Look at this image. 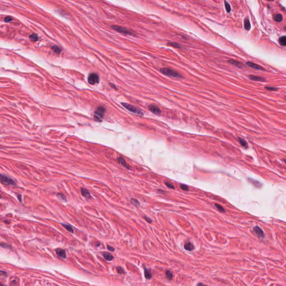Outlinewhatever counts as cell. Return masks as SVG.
<instances>
[{
  "instance_id": "6da1fadb",
  "label": "cell",
  "mask_w": 286,
  "mask_h": 286,
  "mask_svg": "<svg viewBox=\"0 0 286 286\" xmlns=\"http://www.w3.org/2000/svg\"><path fill=\"white\" fill-rule=\"evenodd\" d=\"M160 71L161 73H162L163 75H168V76L171 77H181V75L176 72V70L170 68H161L160 69Z\"/></svg>"
},
{
  "instance_id": "7a4b0ae2",
  "label": "cell",
  "mask_w": 286,
  "mask_h": 286,
  "mask_svg": "<svg viewBox=\"0 0 286 286\" xmlns=\"http://www.w3.org/2000/svg\"><path fill=\"white\" fill-rule=\"evenodd\" d=\"M105 111V109L103 107H98L95 112L94 119L95 120L97 121H101L102 119H103Z\"/></svg>"
},
{
  "instance_id": "3957f363",
  "label": "cell",
  "mask_w": 286,
  "mask_h": 286,
  "mask_svg": "<svg viewBox=\"0 0 286 286\" xmlns=\"http://www.w3.org/2000/svg\"><path fill=\"white\" fill-rule=\"evenodd\" d=\"M121 105H123L125 109H126L127 110L130 111V112L137 115H143V112L142 111L139 109L134 106L131 105H130V104L127 103H121Z\"/></svg>"
},
{
  "instance_id": "277c9868",
  "label": "cell",
  "mask_w": 286,
  "mask_h": 286,
  "mask_svg": "<svg viewBox=\"0 0 286 286\" xmlns=\"http://www.w3.org/2000/svg\"><path fill=\"white\" fill-rule=\"evenodd\" d=\"M111 27H112L114 30H115L117 31V32L123 34H126V35H132L133 34V33H132L131 31H130V30L128 29L126 27H122V26H118V25H112V26H111Z\"/></svg>"
},
{
  "instance_id": "5b68a950",
  "label": "cell",
  "mask_w": 286,
  "mask_h": 286,
  "mask_svg": "<svg viewBox=\"0 0 286 286\" xmlns=\"http://www.w3.org/2000/svg\"><path fill=\"white\" fill-rule=\"evenodd\" d=\"M88 82L91 84L98 83L100 82V78L96 73H92L89 74L88 77Z\"/></svg>"
},
{
  "instance_id": "8992f818",
  "label": "cell",
  "mask_w": 286,
  "mask_h": 286,
  "mask_svg": "<svg viewBox=\"0 0 286 286\" xmlns=\"http://www.w3.org/2000/svg\"><path fill=\"white\" fill-rule=\"evenodd\" d=\"M1 182L2 184L6 185H15L16 183L14 180L7 176L1 174Z\"/></svg>"
},
{
  "instance_id": "52a82bcc",
  "label": "cell",
  "mask_w": 286,
  "mask_h": 286,
  "mask_svg": "<svg viewBox=\"0 0 286 286\" xmlns=\"http://www.w3.org/2000/svg\"><path fill=\"white\" fill-rule=\"evenodd\" d=\"M253 230L254 231V232L255 233V234L257 235L258 236L259 238H264V236H265L264 233L263 232V231L261 229L260 227L257 226L254 227Z\"/></svg>"
},
{
  "instance_id": "ba28073f",
  "label": "cell",
  "mask_w": 286,
  "mask_h": 286,
  "mask_svg": "<svg viewBox=\"0 0 286 286\" xmlns=\"http://www.w3.org/2000/svg\"><path fill=\"white\" fill-rule=\"evenodd\" d=\"M246 65L249 67H250V68L260 70H265V69L263 68V67H262V66H259V65L255 64V63H254L253 62H250V61H249V62L246 63Z\"/></svg>"
},
{
  "instance_id": "9c48e42d",
  "label": "cell",
  "mask_w": 286,
  "mask_h": 286,
  "mask_svg": "<svg viewBox=\"0 0 286 286\" xmlns=\"http://www.w3.org/2000/svg\"><path fill=\"white\" fill-rule=\"evenodd\" d=\"M149 110L153 114L156 115H160L161 114V110L158 107L155 105H150L149 106Z\"/></svg>"
},
{
  "instance_id": "30bf717a",
  "label": "cell",
  "mask_w": 286,
  "mask_h": 286,
  "mask_svg": "<svg viewBox=\"0 0 286 286\" xmlns=\"http://www.w3.org/2000/svg\"><path fill=\"white\" fill-rule=\"evenodd\" d=\"M55 252L56 254H57L58 256L60 258H66V252H65L64 250L62 249H56L55 250Z\"/></svg>"
},
{
  "instance_id": "8fae6325",
  "label": "cell",
  "mask_w": 286,
  "mask_h": 286,
  "mask_svg": "<svg viewBox=\"0 0 286 286\" xmlns=\"http://www.w3.org/2000/svg\"><path fill=\"white\" fill-rule=\"evenodd\" d=\"M229 63H230V64L234 65L236 67H238V68H241L243 67V63H241V62H240V61H235V60H230V61H229Z\"/></svg>"
},
{
  "instance_id": "7c38bea8",
  "label": "cell",
  "mask_w": 286,
  "mask_h": 286,
  "mask_svg": "<svg viewBox=\"0 0 286 286\" xmlns=\"http://www.w3.org/2000/svg\"><path fill=\"white\" fill-rule=\"evenodd\" d=\"M81 193H82L83 196L84 197L86 198L89 199L91 198V194H90L89 191H88V190H86V189H84V188L81 189Z\"/></svg>"
},
{
  "instance_id": "4fadbf2b",
  "label": "cell",
  "mask_w": 286,
  "mask_h": 286,
  "mask_svg": "<svg viewBox=\"0 0 286 286\" xmlns=\"http://www.w3.org/2000/svg\"><path fill=\"white\" fill-rule=\"evenodd\" d=\"M249 78L250 79L254 81H258V82H264V81H266V79H265L264 78L259 76H256V75H251L249 76Z\"/></svg>"
},
{
  "instance_id": "5bb4252c",
  "label": "cell",
  "mask_w": 286,
  "mask_h": 286,
  "mask_svg": "<svg viewBox=\"0 0 286 286\" xmlns=\"http://www.w3.org/2000/svg\"><path fill=\"white\" fill-rule=\"evenodd\" d=\"M102 255H103L104 258H105L106 260H107L111 261L113 260V259H114V257H113V256L111 255L110 253H103V254H102Z\"/></svg>"
},
{
  "instance_id": "9a60e30c",
  "label": "cell",
  "mask_w": 286,
  "mask_h": 286,
  "mask_svg": "<svg viewBox=\"0 0 286 286\" xmlns=\"http://www.w3.org/2000/svg\"><path fill=\"white\" fill-rule=\"evenodd\" d=\"M244 28L246 30H249L251 28V25H250L249 20L248 18L245 19L244 20Z\"/></svg>"
},
{
  "instance_id": "2e32d148",
  "label": "cell",
  "mask_w": 286,
  "mask_h": 286,
  "mask_svg": "<svg viewBox=\"0 0 286 286\" xmlns=\"http://www.w3.org/2000/svg\"><path fill=\"white\" fill-rule=\"evenodd\" d=\"M118 161H119V163H120L122 165H123L124 167L128 169H130V167H129V165L128 164H127V163H126V162H125V160L123 158H121V157H119V158H118Z\"/></svg>"
},
{
  "instance_id": "e0dca14e",
  "label": "cell",
  "mask_w": 286,
  "mask_h": 286,
  "mask_svg": "<svg viewBox=\"0 0 286 286\" xmlns=\"http://www.w3.org/2000/svg\"><path fill=\"white\" fill-rule=\"evenodd\" d=\"M184 249L188 251H192L194 249V246L191 243H188L184 245Z\"/></svg>"
},
{
  "instance_id": "ac0fdd59",
  "label": "cell",
  "mask_w": 286,
  "mask_h": 286,
  "mask_svg": "<svg viewBox=\"0 0 286 286\" xmlns=\"http://www.w3.org/2000/svg\"><path fill=\"white\" fill-rule=\"evenodd\" d=\"M239 142H240V144H241V145L243 146V147L245 148H248V144L247 142L245 141L244 139H243V138H241V137H239Z\"/></svg>"
},
{
  "instance_id": "d6986e66",
  "label": "cell",
  "mask_w": 286,
  "mask_h": 286,
  "mask_svg": "<svg viewBox=\"0 0 286 286\" xmlns=\"http://www.w3.org/2000/svg\"><path fill=\"white\" fill-rule=\"evenodd\" d=\"M279 43L282 46H286V36L280 37L279 39Z\"/></svg>"
},
{
  "instance_id": "ffe728a7",
  "label": "cell",
  "mask_w": 286,
  "mask_h": 286,
  "mask_svg": "<svg viewBox=\"0 0 286 286\" xmlns=\"http://www.w3.org/2000/svg\"><path fill=\"white\" fill-rule=\"evenodd\" d=\"M274 19L276 22H281L282 20H283V16H282V15H280V14H277V15L274 16Z\"/></svg>"
},
{
  "instance_id": "44dd1931",
  "label": "cell",
  "mask_w": 286,
  "mask_h": 286,
  "mask_svg": "<svg viewBox=\"0 0 286 286\" xmlns=\"http://www.w3.org/2000/svg\"><path fill=\"white\" fill-rule=\"evenodd\" d=\"M62 226L64 227L65 229H66L67 231H69V232H73V227H72V226L68 225V224H62Z\"/></svg>"
},
{
  "instance_id": "7402d4cb",
  "label": "cell",
  "mask_w": 286,
  "mask_h": 286,
  "mask_svg": "<svg viewBox=\"0 0 286 286\" xmlns=\"http://www.w3.org/2000/svg\"><path fill=\"white\" fill-rule=\"evenodd\" d=\"M144 271H145V278L147 279H150L151 278V277H152V275H151V273L150 272L145 268V269H144Z\"/></svg>"
},
{
  "instance_id": "603a6c76",
  "label": "cell",
  "mask_w": 286,
  "mask_h": 286,
  "mask_svg": "<svg viewBox=\"0 0 286 286\" xmlns=\"http://www.w3.org/2000/svg\"><path fill=\"white\" fill-rule=\"evenodd\" d=\"M167 45L172 46V47L174 48H181V45H180L179 44L175 43V42H170V43H168Z\"/></svg>"
},
{
  "instance_id": "cb8c5ba5",
  "label": "cell",
  "mask_w": 286,
  "mask_h": 286,
  "mask_svg": "<svg viewBox=\"0 0 286 286\" xmlns=\"http://www.w3.org/2000/svg\"><path fill=\"white\" fill-rule=\"evenodd\" d=\"M30 40L31 41H36L37 40H38V35L35 34H31L30 35Z\"/></svg>"
},
{
  "instance_id": "d4e9b609",
  "label": "cell",
  "mask_w": 286,
  "mask_h": 286,
  "mask_svg": "<svg viewBox=\"0 0 286 286\" xmlns=\"http://www.w3.org/2000/svg\"><path fill=\"white\" fill-rule=\"evenodd\" d=\"M224 3H225V6L226 10L227 13H229V12H230V11H231L230 5L228 2H227V1H225Z\"/></svg>"
},
{
  "instance_id": "484cf974",
  "label": "cell",
  "mask_w": 286,
  "mask_h": 286,
  "mask_svg": "<svg viewBox=\"0 0 286 286\" xmlns=\"http://www.w3.org/2000/svg\"><path fill=\"white\" fill-rule=\"evenodd\" d=\"M165 275H166V277H167V278L169 280H171L172 279L173 274L170 271H166Z\"/></svg>"
},
{
  "instance_id": "4316f807",
  "label": "cell",
  "mask_w": 286,
  "mask_h": 286,
  "mask_svg": "<svg viewBox=\"0 0 286 286\" xmlns=\"http://www.w3.org/2000/svg\"><path fill=\"white\" fill-rule=\"evenodd\" d=\"M52 50H53L54 52H55L58 54H59L61 52V49H60L59 47H57V46H55V45H54L52 47Z\"/></svg>"
},
{
  "instance_id": "83f0119b",
  "label": "cell",
  "mask_w": 286,
  "mask_h": 286,
  "mask_svg": "<svg viewBox=\"0 0 286 286\" xmlns=\"http://www.w3.org/2000/svg\"><path fill=\"white\" fill-rule=\"evenodd\" d=\"M215 206H216V207L217 208V209L218 210V211H219L222 212H224L225 211V209H224L221 206H220V205H219V204H215Z\"/></svg>"
},
{
  "instance_id": "f1b7e54d",
  "label": "cell",
  "mask_w": 286,
  "mask_h": 286,
  "mask_svg": "<svg viewBox=\"0 0 286 286\" xmlns=\"http://www.w3.org/2000/svg\"><path fill=\"white\" fill-rule=\"evenodd\" d=\"M266 89L267 90H269V91H277V90L278 89L277 88L272 87H267V86H266Z\"/></svg>"
},
{
  "instance_id": "f546056e",
  "label": "cell",
  "mask_w": 286,
  "mask_h": 286,
  "mask_svg": "<svg viewBox=\"0 0 286 286\" xmlns=\"http://www.w3.org/2000/svg\"><path fill=\"white\" fill-rule=\"evenodd\" d=\"M58 196L59 198H61L62 200H64V201H66V197H65V196L64 195H63V194H61V193H58Z\"/></svg>"
},
{
  "instance_id": "4dcf8cb0",
  "label": "cell",
  "mask_w": 286,
  "mask_h": 286,
  "mask_svg": "<svg viewBox=\"0 0 286 286\" xmlns=\"http://www.w3.org/2000/svg\"><path fill=\"white\" fill-rule=\"evenodd\" d=\"M116 269H117V272L120 273V274H123V273H124V271H123V269L121 267H117Z\"/></svg>"
},
{
  "instance_id": "1f68e13d",
  "label": "cell",
  "mask_w": 286,
  "mask_h": 286,
  "mask_svg": "<svg viewBox=\"0 0 286 286\" xmlns=\"http://www.w3.org/2000/svg\"><path fill=\"white\" fill-rule=\"evenodd\" d=\"M12 21V18L11 16H7L5 17V22H9L10 21Z\"/></svg>"
},
{
  "instance_id": "d6a6232c",
  "label": "cell",
  "mask_w": 286,
  "mask_h": 286,
  "mask_svg": "<svg viewBox=\"0 0 286 286\" xmlns=\"http://www.w3.org/2000/svg\"><path fill=\"white\" fill-rule=\"evenodd\" d=\"M181 188L182 190L184 191H188V187L186 185L184 184H181Z\"/></svg>"
},
{
  "instance_id": "836d02e7",
  "label": "cell",
  "mask_w": 286,
  "mask_h": 286,
  "mask_svg": "<svg viewBox=\"0 0 286 286\" xmlns=\"http://www.w3.org/2000/svg\"><path fill=\"white\" fill-rule=\"evenodd\" d=\"M131 202L134 204H135V205H136V206H139V202L136 200V199H131Z\"/></svg>"
},
{
  "instance_id": "e575fe53",
  "label": "cell",
  "mask_w": 286,
  "mask_h": 286,
  "mask_svg": "<svg viewBox=\"0 0 286 286\" xmlns=\"http://www.w3.org/2000/svg\"><path fill=\"white\" fill-rule=\"evenodd\" d=\"M165 184H166V186H167V187H168L169 188H172V189H174V186H173L172 184H170V183H167V182H165Z\"/></svg>"
},
{
  "instance_id": "d590c367",
  "label": "cell",
  "mask_w": 286,
  "mask_h": 286,
  "mask_svg": "<svg viewBox=\"0 0 286 286\" xmlns=\"http://www.w3.org/2000/svg\"><path fill=\"white\" fill-rule=\"evenodd\" d=\"M144 218H145V220L146 221H148V222H149V223H151V222H152V221H151V220L150 219V218H148L147 216H145L144 217Z\"/></svg>"
},
{
  "instance_id": "8d00e7d4",
  "label": "cell",
  "mask_w": 286,
  "mask_h": 286,
  "mask_svg": "<svg viewBox=\"0 0 286 286\" xmlns=\"http://www.w3.org/2000/svg\"><path fill=\"white\" fill-rule=\"evenodd\" d=\"M1 246L3 247V248H10V245H7V244H2V243H1Z\"/></svg>"
},
{
  "instance_id": "74e56055",
  "label": "cell",
  "mask_w": 286,
  "mask_h": 286,
  "mask_svg": "<svg viewBox=\"0 0 286 286\" xmlns=\"http://www.w3.org/2000/svg\"><path fill=\"white\" fill-rule=\"evenodd\" d=\"M107 249H108L109 250H110V251H111V252H114V250H115V249L114 248H112V247L110 246H109V245H107Z\"/></svg>"
},
{
  "instance_id": "f35d334b",
  "label": "cell",
  "mask_w": 286,
  "mask_h": 286,
  "mask_svg": "<svg viewBox=\"0 0 286 286\" xmlns=\"http://www.w3.org/2000/svg\"><path fill=\"white\" fill-rule=\"evenodd\" d=\"M283 161H284V162H285V163H286V159L283 160Z\"/></svg>"
},
{
  "instance_id": "ab89813d",
  "label": "cell",
  "mask_w": 286,
  "mask_h": 286,
  "mask_svg": "<svg viewBox=\"0 0 286 286\" xmlns=\"http://www.w3.org/2000/svg\"><path fill=\"white\" fill-rule=\"evenodd\" d=\"M266 1H274V0H266Z\"/></svg>"
},
{
  "instance_id": "60d3db41",
  "label": "cell",
  "mask_w": 286,
  "mask_h": 286,
  "mask_svg": "<svg viewBox=\"0 0 286 286\" xmlns=\"http://www.w3.org/2000/svg\"><path fill=\"white\" fill-rule=\"evenodd\" d=\"M198 286H199V285H203V284H202V283H199V284H198Z\"/></svg>"
},
{
  "instance_id": "b9f144b4",
  "label": "cell",
  "mask_w": 286,
  "mask_h": 286,
  "mask_svg": "<svg viewBox=\"0 0 286 286\" xmlns=\"http://www.w3.org/2000/svg\"><path fill=\"white\" fill-rule=\"evenodd\" d=\"M285 100H286V97H285Z\"/></svg>"
},
{
  "instance_id": "7bdbcfd3",
  "label": "cell",
  "mask_w": 286,
  "mask_h": 286,
  "mask_svg": "<svg viewBox=\"0 0 286 286\" xmlns=\"http://www.w3.org/2000/svg\"><path fill=\"white\" fill-rule=\"evenodd\" d=\"M285 29H286V27H285Z\"/></svg>"
}]
</instances>
